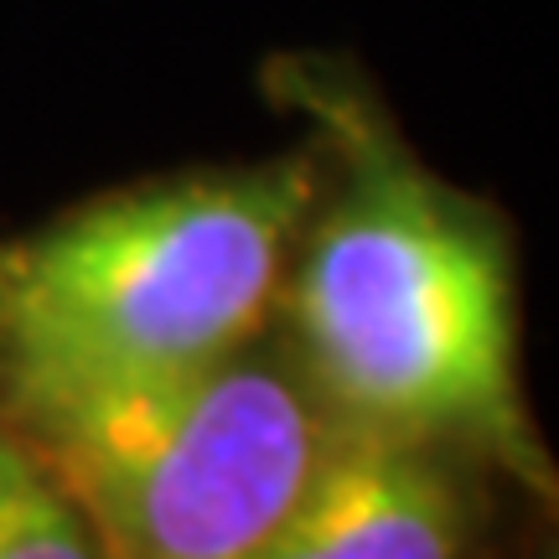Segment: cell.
Segmentation results:
<instances>
[{
	"label": "cell",
	"instance_id": "5",
	"mask_svg": "<svg viewBox=\"0 0 559 559\" xmlns=\"http://www.w3.org/2000/svg\"><path fill=\"white\" fill-rule=\"evenodd\" d=\"M99 539L41 451L0 415V559H83Z\"/></svg>",
	"mask_w": 559,
	"mask_h": 559
},
{
	"label": "cell",
	"instance_id": "4",
	"mask_svg": "<svg viewBox=\"0 0 559 559\" xmlns=\"http://www.w3.org/2000/svg\"><path fill=\"white\" fill-rule=\"evenodd\" d=\"M472 544L461 456L337 419L270 559H451Z\"/></svg>",
	"mask_w": 559,
	"mask_h": 559
},
{
	"label": "cell",
	"instance_id": "1",
	"mask_svg": "<svg viewBox=\"0 0 559 559\" xmlns=\"http://www.w3.org/2000/svg\"><path fill=\"white\" fill-rule=\"evenodd\" d=\"M296 94L326 181L275 306L290 353L337 419L487 461L559 519V461L523 400L508 223L440 181L358 79L300 62Z\"/></svg>",
	"mask_w": 559,
	"mask_h": 559
},
{
	"label": "cell",
	"instance_id": "2",
	"mask_svg": "<svg viewBox=\"0 0 559 559\" xmlns=\"http://www.w3.org/2000/svg\"><path fill=\"white\" fill-rule=\"evenodd\" d=\"M321 181L317 140L140 181L0 243V415L26 430L264 337Z\"/></svg>",
	"mask_w": 559,
	"mask_h": 559
},
{
	"label": "cell",
	"instance_id": "3",
	"mask_svg": "<svg viewBox=\"0 0 559 559\" xmlns=\"http://www.w3.org/2000/svg\"><path fill=\"white\" fill-rule=\"evenodd\" d=\"M21 430V425H16ZM337 430L285 337L26 425L99 555L270 559Z\"/></svg>",
	"mask_w": 559,
	"mask_h": 559
}]
</instances>
